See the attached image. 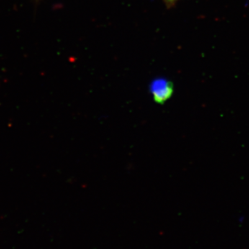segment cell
Returning a JSON list of instances; mask_svg holds the SVG:
<instances>
[{
    "label": "cell",
    "instance_id": "7a4b0ae2",
    "mask_svg": "<svg viewBox=\"0 0 249 249\" xmlns=\"http://www.w3.org/2000/svg\"><path fill=\"white\" fill-rule=\"evenodd\" d=\"M163 1H164L167 7L170 8L175 6L178 0H163Z\"/></svg>",
    "mask_w": 249,
    "mask_h": 249
},
{
    "label": "cell",
    "instance_id": "6da1fadb",
    "mask_svg": "<svg viewBox=\"0 0 249 249\" xmlns=\"http://www.w3.org/2000/svg\"><path fill=\"white\" fill-rule=\"evenodd\" d=\"M150 93L156 103L163 104L173 96V83L165 78H157L150 86Z\"/></svg>",
    "mask_w": 249,
    "mask_h": 249
}]
</instances>
